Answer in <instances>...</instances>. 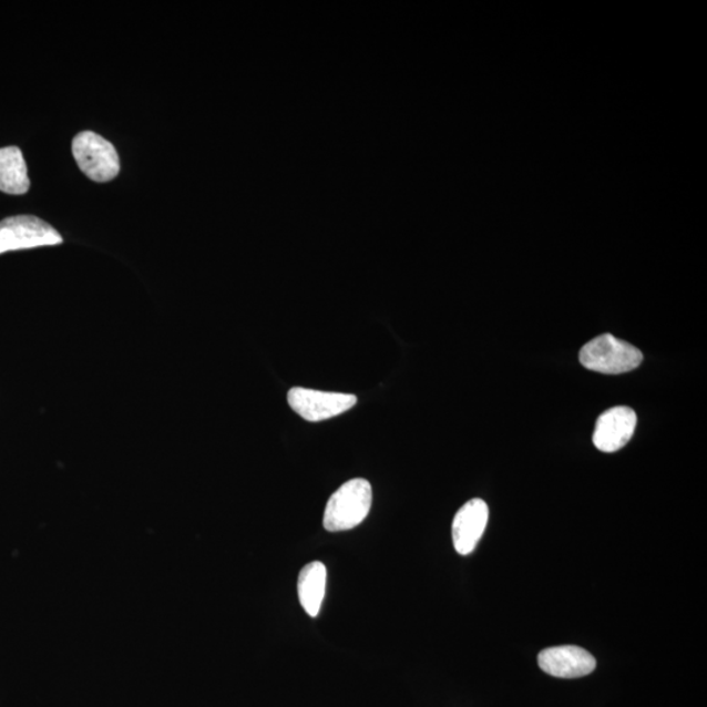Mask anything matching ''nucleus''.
I'll list each match as a JSON object with an SVG mask.
<instances>
[{
  "instance_id": "1",
  "label": "nucleus",
  "mask_w": 707,
  "mask_h": 707,
  "mask_svg": "<svg viewBox=\"0 0 707 707\" xmlns=\"http://www.w3.org/2000/svg\"><path fill=\"white\" fill-rule=\"evenodd\" d=\"M371 504V483L363 479L350 480L329 498L324 526L329 532L356 529L367 518Z\"/></svg>"
},
{
  "instance_id": "2",
  "label": "nucleus",
  "mask_w": 707,
  "mask_h": 707,
  "mask_svg": "<svg viewBox=\"0 0 707 707\" xmlns=\"http://www.w3.org/2000/svg\"><path fill=\"white\" fill-rule=\"evenodd\" d=\"M580 360L587 370L617 375L636 370L644 356L633 345L615 336L603 335L583 346Z\"/></svg>"
},
{
  "instance_id": "3",
  "label": "nucleus",
  "mask_w": 707,
  "mask_h": 707,
  "mask_svg": "<svg viewBox=\"0 0 707 707\" xmlns=\"http://www.w3.org/2000/svg\"><path fill=\"white\" fill-rule=\"evenodd\" d=\"M78 167L96 183L111 182L120 173V157L113 144L93 132L78 134L72 142Z\"/></svg>"
},
{
  "instance_id": "4",
  "label": "nucleus",
  "mask_w": 707,
  "mask_h": 707,
  "mask_svg": "<svg viewBox=\"0 0 707 707\" xmlns=\"http://www.w3.org/2000/svg\"><path fill=\"white\" fill-rule=\"evenodd\" d=\"M62 242L58 230L38 216L17 215L0 222V255L13 250L49 247Z\"/></svg>"
},
{
  "instance_id": "5",
  "label": "nucleus",
  "mask_w": 707,
  "mask_h": 707,
  "mask_svg": "<svg viewBox=\"0 0 707 707\" xmlns=\"http://www.w3.org/2000/svg\"><path fill=\"white\" fill-rule=\"evenodd\" d=\"M294 411L309 422L329 420L356 407L357 397L348 393L322 392L316 389L293 388L287 395Z\"/></svg>"
},
{
  "instance_id": "6",
  "label": "nucleus",
  "mask_w": 707,
  "mask_h": 707,
  "mask_svg": "<svg viewBox=\"0 0 707 707\" xmlns=\"http://www.w3.org/2000/svg\"><path fill=\"white\" fill-rule=\"evenodd\" d=\"M539 666L545 674L560 679H576L593 674L596 660L582 647L557 646L539 654Z\"/></svg>"
},
{
  "instance_id": "7",
  "label": "nucleus",
  "mask_w": 707,
  "mask_h": 707,
  "mask_svg": "<svg viewBox=\"0 0 707 707\" xmlns=\"http://www.w3.org/2000/svg\"><path fill=\"white\" fill-rule=\"evenodd\" d=\"M637 414L631 408H612L596 421L594 444L598 451L616 452L622 450L636 431Z\"/></svg>"
},
{
  "instance_id": "8",
  "label": "nucleus",
  "mask_w": 707,
  "mask_h": 707,
  "mask_svg": "<svg viewBox=\"0 0 707 707\" xmlns=\"http://www.w3.org/2000/svg\"><path fill=\"white\" fill-rule=\"evenodd\" d=\"M489 521V508L475 498L464 504L454 515L452 540L454 550L461 555L471 554L480 543Z\"/></svg>"
},
{
  "instance_id": "9",
  "label": "nucleus",
  "mask_w": 707,
  "mask_h": 707,
  "mask_svg": "<svg viewBox=\"0 0 707 707\" xmlns=\"http://www.w3.org/2000/svg\"><path fill=\"white\" fill-rule=\"evenodd\" d=\"M327 587V567L315 561L301 568L298 580V594L301 607L307 615H319Z\"/></svg>"
},
{
  "instance_id": "10",
  "label": "nucleus",
  "mask_w": 707,
  "mask_h": 707,
  "mask_svg": "<svg viewBox=\"0 0 707 707\" xmlns=\"http://www.w3.org/2000/svg\"><path fill=\"white\" fill-rule=\"evenodd\" d=\"M31 186L27 163L19 147L0 148V191L21 196Z\"/></svg>"
}]
</instances>
